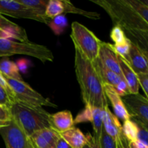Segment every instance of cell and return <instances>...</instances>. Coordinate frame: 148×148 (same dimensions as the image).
Listing matches in <instances>:
<instances>
[{
    "mask_svg": "<svg viewBox=\"0 0 148 148\" xmlns=\"http://www.w3.org/2000/svg\"><path fill=\"white\" fill-rule=\"evenodd\" d=\"M103 9L114 25L121 27L132 41L147 51V0H90Z\"/></svg>",
    "mask_w": 148,
    "mask_h": 148,
    "instance_id": "6da1fadb",
    "label": "cell"
},
{
    "mask_svg": "<svg viewBox=\"0 0 148 148\" xmlns=\"http://www.w3.org/2000/svg\"><path fill=\"white\" fill-rule=\"evenodd\" d=\"M75 70L85 107L104 109L108 106L104 85L95 69L93 62L85 58L76 48Z\"/></svg>",
    "mask_w": 148,
    "mask_h": 148,
    "instance_id": "7a4b0ae2",
    "label": "cell"
},
{
    "mask_svg": "<svg viewBox=\"0 0 148 148\" xmlns=\"http://www.w3.org/2000/svg\"><path fill=\"white\" fill-rule=\"evenodd\" d=\"M12 120L30 137L35 132L45 128H51V114L42 107H35L23 103H13L10 107Z\"/></svg>",
    "mask_w": 148,
    "mask_h": 148,
    "instance_id": "3957f363",
    "label": "cell"
},
{
    "mask_svg": "<svg viewBox=\"0 0 148 148\" xmlns=\"http://www.w3.org/2000/svg\"><path fill=\"white\" fill-rule=\"evenodd\" d=\"M20 54L32 56L45 63L53 62L54 56L46 46L31 42H18L9 38H0V57Z\"/></svg>",
    "mask_w": 148,
    "mask_h": 148,
    "instance_id": "277c9868",
    "label": "cell"
},
{
    "mask_svg": "<svg viewBox=\"0 0 148 148\" xmlns=\"http://www.w3.org/2000/svg\"><path fill=\"white\" fill-rule=\"evenodd\" d=\"M71 27L70 37L75 48L90 62L96 60L103 41L90 30L78 22H73Z\"/></svg>",
    "mask_w": 148,
    "mask_h": 148,
    "instance_id": "5b68a950",
    "label": "cell"
},
{
    "mask_svg": "<svg viewBox=\"0 0 148 148\" xmlns=\"http://www.w3.org/2000/svg\"><path fill=\"white\" fill-rule=\"evenodd\" d=\"M4 77L14 94L16 101L35 107H57L49 98L43 97L23 80H17L7 77Z\"/></svg>",
    "mask_w": 148,
    "mask_h": 148,
    "instance_id": "8992f818",
    "label": "cell"
},
{
    "mask_svg": "<svg viewBox=\"0 0 148 148\" xmlns=\"http://www.w3.org/2000/svg\"><path fill=\"white\" fill-rule=\"evenodd\" d=\"M0 14L14 18H24L49 24L51 19L45 15L44 12L26 7L19 0H0Z\"/></svg>",
    "mask_w": 148,
    "mask_h": 148,
    "instance_id": "52a82bcc",
    "label": "cell"
},
{
    "mask_svg": "<svg viewBox=\"0 0 148 148\" xmlns=\"http://www.w3.org/2000/svg\"><path fill=\"white\" fill-rule=\"evenodd\" d=\"M0 134L6 148H34L30 138L13 120L8 126L0 129Z\"/></svg>",
    "mask_w": 148,
    "mask_h": 148,
    "instance_id": "ba28073f",
    "label": "cell"
},
{
    "mask_svg": "<svg viewBox=\"0 0 148 148\" xmlns=\"http://www.w3.org/2000/svg\"><path fill=\"white\" fill-rule=\"evenodd\" d=\"M130 117L148 126V100L141 94H128L121 98Z\"/></svg>",
    "mask_w": 148,
    "mask_h": 148,
    "instance_id": "9c48e42d",
    "label": "cell"
},
{
    "mask_svg": "<svg viewBox=\"0 0 148 148\" xmlns=\"http://www.w3.org/2000/svg\"><path fill=\"white\" fill-rule=\"evenodd\" d=\"M103 109L94 107H85V109L77 116L74 119L75 124L82 122H91L93 129V138L100 145V139L102 135L103 127L102 120Z\"/></svg>",
    "mask_w": 148,
    "mask_h": 148,
    "instance_id": "30bf717a",
    "label": "cell"
},
{
    "mask_svg": "<svg viewBox=\"0 0 148 148\" xmlns=\"http://www.w3.org/2000/svg\"><path fill=\"white\" fill-rule=\"evenodd\" d=\"M60 137V134L54 130L45 128L35 132L29 138L34 148H56Z\"/></svg>",
    "mask_w": 148,
    "mask_h": 148,
    "instance_id": "8fae6325",
    "label": "cell"
},
{
    "mask_svg": "<svg viewBox=\"0 0 148 148\" xmlns=\"http://www.w3.org/2000/svg\"><path fill=\"white\" fill-rule=\"evenodd\" d=\"M127 62L136 74H148L147 51L132 41Z\"/></svg>",
    "mask_w": 148,
    "mask_h": 148,
    "instance_id": "7c38bea8",
    "label": "cell"
},
{
    "mask_svg": "<svg viewBox=\"0 0 148 148\" xmlns=\"http://www.w3.org/2000/svg\"><path fill=\"white\" fill-rule=\"evenodd\" d=\"M98 58L106 67L113 71L119 76L123 77L121 66L119 62L118 56L113 50L111 43L102 42Z\"/></svg>",
    "mask_w": 148,
    "mask_h": 148,
    "instance_id": "4fadbf2b",
    "label": "cell"
},
{
    "mask_svg": "<svg viewBox=\"0 0 148 148\" xmlns=\"http://www.w3.org/2000/svg\"><path fill=\"white\" fill-rule=\"evenodd\" d=\"M104 91L107 99L110 101L112 106L114 115L123 121L130 119L131 117L123 103L121 97L119 96L116 90L111 85L104 84Z\"/></svg>",
    "mask_w": 148,
    "mask_h": 148,
    "instance_id": "5bb4252c",
    "label": "cell"
},
{
    "mask_svg": "<svg viewBox=\"0 0 148 148\" xmlns=\"http://www.w3.org/2000/svg\"><path fill=\"white\" fill-rule=\"evenodd\" d=\"M103 130L108 136L116 140L121 136V124L119 119L113 114L109 107L103 109L102 114Z\"/></svg>",
    "mask_w": 148,
    "mask_h": 148,
    "instance_id": "9a60e30c",
    "label": "cell"
},
{
    "mask_svg": "<svg viewBox=\"0 0 148 148\" xmlns=\"http://www.w3.org/2000/svg\"><path fill=\"white\" fill-rule=\"evenodd\" d=\"M50 124L51 129L59 134L75 127V121L72 113L67 110L51 114Z\"/></svg>",
    "mask_w": 148,
    "mask_h": 148,
    "instance_id": "2e32d148",
    "label": "cell"
},
{
    "mask_svg": "<svg viewBox=\"0 0 148 148\" xmlns=\"http://www.w3.org/2000/svg\"><path fill=\"white\" fill-rule=\"evenodd\" d=\"M118 59L120 66H121L122 76L127 82L130 94L139 93L140 85H139L137 74L134 72V70L132 69L130 65L125 59L119 56H118Z\"/></svg>",
    "mask_w": 148,
    "mask_h": 148,
    "instance_id": "e0dca14e",
    "label": "cell"
},
{
    "mask_svg": "<svg viewBox=\"0 0 148 148\" xmlns=\"http://www.w3.org/2000/svg\"><path fill=\"white\" fill-rule=\"evenodd\" d=\"M60 136L72 148H83L88 141V134L85 135L76 127L60 133Z\"/></svg>",
    "mask_w": 148,
    "mask_h": 148,
    "instance_id": "ac0fdd59",
    "label": "cell"
},
{
    "mask_svg": "<svg viewBox=\"0 0 148 148\" xmlns=\"http://www.w3.org/2000/svg\"><path fill=\"white\" fill-rule=\"evenodd\" d=\"M93 64L95 66V69L98 72L103 83L106 84V85H111L113 88H115L118 85V84L121 82V79H124L123 77L119 76L113 71L110 70L108 68L106 67L100 59H97L93 62Z\"/></svg>",
    "mask_w": 148,
    "mask_h": 148,
    "instance_id": "d6986e66",
    "label": "cell"
},
{
    "mask_svg": "<svg viewBox=\"0 0 148 148\" xmlns=\"http://www.w3.org/2000/svg\"><path fill=\"white\" fill-rule=\"evenodd\" d=\"M0 28L11 33L14 36V39L21 42H29L27 33L23 27L4 17L0 14Z\"/></svg>",
    "mask_w": 148,
    "mask_h": 148,
    "instance_id": "ffe728a7",
    "label": "cell"
},
{
    "mask_svg": "<svg viewBox=\"0 0 148 148\" xmlns=\"http://www.w3.org/2000/svg\"><path fill=\"white\" fill-rule=\"evenodd\" d=\"M0 72L4 77L17 80H23L17 64L10 61L7 57H4L0 60Z\"/></svg>",
    "mask_w": 148,
    "mask_h": 148,
    "instance_id": "44dd1931",
    "label": "cell"
},
{
    "mask_svg": "<svg viewBox=\"0 0 148 148\" xmlns=\"http://www.w3.org/2000/svg\"><path fill=\"white\" fill-rule=\"evenodd\" d=\"M62 1L64 4V7L63 13L64 15L67 13H72V14H80L88 18L92 19V20H99L101 18V15L98 13L95 12L85 11L82 9L77 8L75 5H73V4L69 0H62Z\"/></svg>",
    "mask_w": 148,
    "mask_h": 148,
    "instance_id": "7402d4cb",
    "label": "cell"
},
{
    "mask_svg": "<svg viewBox=\"0 0 148 148\" xmlns=\"http://www.w3.org/2000/svg\"><path fill=\"white\" fill-rule=\"evenodd\" d=\"M138 127L137 124L132 119L124 121L121 126V134L129 143H134L137 141Z\"/></svg>",
    "mask_w": 148,
    "mask_h": 148,
    "instance_id": "603a6c76",
    "label": "cell"
},
{
    "mask_svg": "<svg viewBox=\"0 0 148 148\" xmlns=\"http://www.w3.org/2000/svg\"><path fill=\"white\" fill-rule=\"evenodd\" d=\"M64 4L62 0H49L45 9V15L49 19H53L63 14Z\"/></svg>",
    "mask_w": 148,
    "mask_h": 148,
    "instance_id": "cb8c5ba5",
    "label": "cell"
},
{
    "mask_svg": "<svg viewBox=\"0 0 148 148\" xmlns=\"http://www.w3.org/2000/svg\"><path fill=\"white\" fill-rule=\"evenodd\" d=\"M48 25L51 27V29L53 30V33L59 36L61 33H63L64 30H65L68 25V21L65 15L61 14V15L51 19Z\"/></svg>",
    "mask_w": 148,
    "mask_h": 148,
    "instance_id": "d4e9b609",
    "label": "cell"
},
{
    "mask_svg": "<svg viewBox=\"0 0 148 148\" xmlns=\"http://www.w3.org/2000/svg\"><path fill=\"white\" fill-rule=\"evenodd\" d=\"M110 37L111 40L114 42L115 45H122L127 43L130 40L127 36H126L124 30L120 27L114 25L111 30L110 33Z\"/></svg>",
    "mask_w": 148,
    "mask_h": 148,
    "instance_id": "484cf974",
    "label": "cell"
},
{
    "mask_svg": "<svg viewBox=\"0 0 148 148\" xmlns=\"http://www.w3.org/2000/svg\"><path fill=\"white\" fill-rule=\"evenodd\" d=\"M131 119H132L137 124V127H138L137 141L140 142V143L148 146V126L145 125L143 123H142L141 121H138V120L135 119L131 118Z\"/></svg>",
    "mask_w": 148,
    "mask_h": 148,
    "instance_id": "4316f807",
    "label": "cell"
},
{
    "mask_svg": "<svg viewBox=\"0 0 148 148\" xmlns=\"http://www.w3.org/2000/svg\"><path fill=\"white\" fill-rule=\"evenodd\" d=\"M19 1L29 8L45 12L49 0H19Z\"/></svg>",
    "mask_w": 148,
    "mask_h": 148,
    "instance_id": "83f0119b",
    "label": "cell"
},
{
    "mask_svg": "<svg viewBox=\"0 0 148 148\" xmlns=\"http://www.w3.org/2000/svg\"><path fill=\"white\" fill-rule=\"evenodd\" d=\"M12 121L10 107L0 104V129L8 126Z\"/></svg>",
    "mask_w": 148,
    "mask_h": 148,
    "instance_id": "f1b7e54d",
    "label": "cell"
},
{
    "mask_svg": "<svg viewBox=\"0 0 148 148\" xmlns=\"http://www.w3.org/2000/svg\"><path fill=\"white\" fill-rule=\"evenodd\" d=\"M130 46H131V40H129L127 43H124L122 45H115L111 44V47H112L113 50L116 53L118 56H121L126 61L128 59L129 53H130Z\"/></svg>",
    "mask_w": 148,
    "mask_h": 148,
    "instance_id": "f546056e",
    "label": "cell"
},
{
    "mask_svg": "<svg viewBox=\"0 0 148 148\" xmlns=\"http://www.w3.org/2000/svg\"><path fill=\"white\" fill-rule=\"evenodd\" d=\"M100 148H116V140L111 138L103 130L102 135L100 139Z\"/></svg>",
    "mask_w": 148,
    "mask_h": 148,
    "instance_id": "4dcf8cb0",
    "label": "cell"
},
{
    "mask_svg": "<svg viewBox=\"0 0 148 148\" xmlns=\"http://www.w3.org/2000/svg\"><path fill=\"white\" fill-rule=\"evenodd\" d=\"M137 79H138L139 85L143 89V92L145 95V97H148V74L140 73L137 74Z\"/></svg>",
    "mask_w": 148,
    "mask_h": 148,
    "instance_id": "1f68e13d",
    "label": "cell"
},
{
    "mask_svg": "<svg viewBox=\"0 0 148 148\" xmlns=\"http://www.w3.org/2000/svg\"><path fill=\"white\" fill-rule=\"evenodd\" d=\"M14 103L7 92V91L0 85V104L10 107L12 104Z\"/></svg>",
    "mask_w": 148,
    "mask_h": 148,
    "instance_id": "d6a6232c",
    "label": "cell"
},
{
    "mask_svg": "<svg viewBox=\"0 0 148 148\" xmlns=\"http://www.w3.org/2000/svg\"><path fill=\"white\" fill-rule=\"evenodd\" d=\"M114 89L116 90L117 93L119 95V96H121V98L125 95L130 94V92H129L128 86H127V84L126 82V81L124 80V79H121V82L118 84L116 87Z\"/></svg>",
    "mask_w": 148,
    "mask_h": 148,
    "instance_id": "836d02e7",
    "label": "cell"
},
{
    "mask_svg": "<svg viewBox=\"0 0 148 148\" xmlns=\"http://www.w3.org/2000/svg\"><path fill=\"white\" fill-rule=\"evenodd\" d=\"M0 85H1V86L2 87V88H4L6 91H7V92L8 93V95H10V98L13 100V101H14V102H16V100H15V98H14V94H13L11 88H10L9 85L7 84V81H6V79H5V77H4V75H2V73H1V72H0Z\"/></svg>",
    "mask_w": 148,
    "mask_h": 148,
    "instance_id": "e575fe53",
    "label": "cell"
},
{
    "mask_svg": "<svg viewBox=\"0 0 148 148\" xmlns=\"http://www.w3.org/2000/svg\"><path fill=\"white\" fill-rule=\"evenodd\" d=\"M116 148H130L129 142L126 140V138L122 134L119 138L116 140Z\"/></svg>",
    "mask_w": 148,
    "mask_h": 148,
    "instance_id": "d590c367",
    "label": "cell"
},
{
    "mask_svg": "<svg viewBox=\"0 0 148 148\" xmlns=\"http://www.w3.org/2000/svg\"><path fill=\"white\" fill-rule=\"evenodd\" d=\"M83 148H100V145L95 142L92 135L88 134V141Z\"/></svg>",
    "mask_w": 148,
    "mask_h": 148,
    "instance_id": "8d00e7d4",
    "label": "cell"
},
{
    "mask_svg": "<svg viewBox=\"0 0 148 148\" xmlns=\"http://www.w3.org/2000/svg\"><path fill=\"white\" fill-rule=\"evenodd\" d=\"M56 148H72L66 142L64 141V139H62V137L59 139L57 142V144H56Z\"/></svg>",
    "mask_w": 148,
    "mask_h": 148,
    "instance_id": "74e56055",
    "label": "cell"
},
{
    "mask_svg": "<svg viewBox=\"0 0 148 148\" xmlns=\"http://www.w3.org/2000/svg\"><path fill=\"white\" fill-rule=\"evenodd\" d=\"M0 38H9L12 39L14 38V36L11 34V33H8V32L5 31L3 29L0 28Z\"/></svg>",
    "mask_w": 148,
    "mask_h": 148,
    "instance_id": "f35d334b",
    "label": "cell"
},
{
    "mask_svg": "<svg viewBox=\"0 0 148 148\" xmlns=\"http://www.w3.org/2000/svg\"><path fill=\"white\" fill-rule=\"evenodd\" d=\"M129 147L130 148H138L133 143H129Z\"/></svg>",
    "mask_w": 148,
    "mask_h": 148,
    "instance_id": "ab89813d",
    "label": "cell"
}]
</instances>
